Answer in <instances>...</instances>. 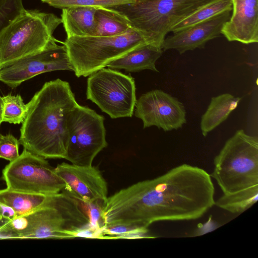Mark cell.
<instances>
[{
  "instance_id": "6da1fadb",
  "label": "cell",
  "mask_w": 258,
  "mask_h": 258,
  "mask_svg": "<svg viewBox=\"0 0 258 258\" xmlns=\"http://www.w3.org/2000/svg\"><path fill=\"white\" fill-rule=\"evenodd\" d=\"M214 195L210 174L182 164L107 197L101 216L105 226L144 228L159 221L196 220L215 205Z\"/></svg>"
},
{
  "instance_id": "7a4b0ae2",
  "label": "cell",
  "mask_w": 258,
  "mask_h": 258,
  "mask_svg": "<svg viewBox=\"0 0 258 258\" xmlns=\"http://www.w3.org/2000/svg\"><path fill=\"white\" fill-rule=\"evenodd\" d=\"M78 104L68 82L57 79L46 82L27 104L20 144L44 159H65L68 115Z\"/></svg>"
},
{
  "instance_id": "3957f363",
  "label": "cell",
  "mask_w": 258,
  "mask_h": 258,
  "mask_svg": "<svg viewBox=\"0 0 258 258\" xmlns=\"http://www.w3.org/2000/svg\"><path fill=\"white\" fill-rule=\"evenodd\" d=\"M80 201L64 190L53 195L44 207L15 217L0 228L11 239H69L90 225Z\"/></svg>"
},
{
  "instance_id": "277c9868",
  "label": "cell",
  "mask_w": 258,
  "mask_h": 258,
  "mask_svg": "<svg viewBox=\"0 0 258 258\" xmlns=\"http://www.w3.org/2000/svg\"><path fill=\"white\" fill-rule=\"evenodd\" d=\"M212 1L136 0L109 8L123 14L149 43L163 48L165 36L173 26Z\"/></svg>"
},
{
  "instance_id": "5b68a950",
  "label": "cell",
  "mask_w": 258,
  "mask_h": 258,
  "mask_svg": "<svg viewBox=\"0 0 258 258\" xmlns=\"http://www.w3.org/2000/svg\"><path fill=\"white\" fill-rule=\"evenodd\" d=\"M210 174L223 194L258 184V138L237 131L214 160Z\"/></svg>"
},
{
  "instance_id": "8992f818",
  "label": "cell",
  "mask_w": 258,
  "mask_h": 258,
  "mask_svg": "<svg viewBox=\"0 0 258 258\" xmlns=\"http://www.w3.org/2000/svg\"><path fill=\"white\" fill-rule=\"evenodd\" d=\"M61 23L52 13L25 10L0 33V67L43 50Z\"/></svg>"
},
{
  "instance_id": "52a82bcc",
  "label": "cell",
  "mask_w": 258,
  "mask_h": 258,
  "mask_svg": "<svg viewBox=\"0 0 258 258\" xmlns=\"http://www.w3.org/2000/svg\"><path fill=\"white\" fill-rule=\"evenodd\" d=\"M145 43H150L132 27L119 35L73 36L63 42L77 77L89 76Z\"/></svg>"
},
{
  "instance_id": "ba28073f",
  "label": "cell",
  "mask_w": 258,
  "mask_h": 258,
  "mask_svg": "<svg viewBox=\"0 0 258 258\" xmlns=\"http://www.w3.org/2000/svg\"><path fill=\"white\" fill-rule=\"evenodd\" d=\"M104 117L78 104L68 114L69 139L65 159L71 163L89 166L97 154L107 147Z\"/></svg>"
},
{
  "instance_id": "9c48e42d",
  "label": "cell",
  "mask_w": 258,
  "mask_h": 258,
  "mask_svg": "<svg viewBox=\"0 0 258 258\" xmlns=\"http://www.w3.org/2000/svg\"><path fill=\"white\" fill-rule=\"evenodd\" d=\"M136 90L131 75L104 68L89 76L86 97L111 118L131 117L137 101Z\"/></svg>"
},
{
  "instance_id": "30bf717a",
  "label": "cell",
  "mask_w": 258,
  "mask_h": 258,
  "mask_svg": "<svg viewBox=\"0 0 258 258\" xmlns=\"http://www.w3.org/2000/svg\"><path fill=\"white\" fill-rule=\"evenodd\" d=\"M2 177L8 188L17 191L52 195L66 187L45 159L25 149L5 167Z\"/></svg>"
},
{
  "instance_id": "8fae6325",
  "label": "cell",
  "mask_w": 258,
  "mask_h": 258,
  "mask_svg": "<svg viewBox=\"0 0 258 258\" xmlns=\"http://www.w3.org/2000/svg\"><path fill=\"white\" fill-rule=\"evenodd\" d=\"M53 38L42 50L0 67V81L12 89L42 73L55 71L73 72L66 47Z\"/></svg>"
},
{
  "instance_id": "7c38bea8",
  "label": "cell",
  "mask_w": 258,
  "mask_h": 258,
  "mask_svg": "<svg viewBox=\"0 0 258 258\" xmlns=\"http://www.w3.org/2000/svg\"><path fill=\"white\" fill-rule=\"evenodd\" d=\"M135 115L141 119L143 128L156 126L167 132L181 128L186 123V111L178 99L160 90L142 95L137 100Z\"/></svg>"
},
{
  "instance_id": "4fadbf2b",
  "label": "cell",
  "mask_w": 258,
  "mask_h": 258,
  "mask_svg": "<svg viewBox=\"0 0 258 258\" xmlns=\"http://www.w3.org/2000/svg\"><path fill=\"white\" fill-rule=\"evenodd\" d=\"M54 170L66 183L63 190L71 196L81 201L102 205L106 201L107 184L96 167L63 162Z\"/></svg>"
},
{
  "instance_id": "5bb4252c",
  "label": "cell",
  "mask_w": 258,
  "mask_h": 258,
  "mask_svg": "<svg viewBox=\"0 0 258 258\" xmlns=\"http://www.w3.org/2000/svg\"><path fill=\"white\" fill-rule=\"evenodd\" d=\"M228 11L178 31L164 39L163 50L175 49L180 54L196 48H203L206 43L221 34L224 24L231 16Z\"/></svg>"
},
{
  "instance_id": "9a60e30c",
  "label": "cell",
  "mask_w": 258,
  "mask_h": 258,
  "mask_svg": "<svg viewBox=\"0 0 258 258\" xmlns=\"http://www.w3.org/2000/svg\"><path fill=\"white\" fill-rule=\"evenodd\" d=\"M232 12L221 34L229 41L244 44L258 41V0H231Z\"/></svg>"
},
{
  "instance_id": "2e32d148",
  "label": "cell",
  "mask_w": 258,
  "mask_h": 258,
  "mask_svg": "<svg viewBox=\"0 0 258 258\" xmlns=\"http://www.w3.org/2000/svg\"><path fill=\"white\" fill-rule=\"evenodd\" d=\"M163 48L152 43L140 45L113 60L107 67L114 70L138 72L145 70L158 72L156 62L162 55Z\"/></svg>"
},
{
  "instance_id": "e0dca14e",
  "label": "cell",
  "mask_w": 258,
  "mask_h": 258,
  "mask_svg": "<svg viewBox=\"0 0 258 258\" xmlns=\"http://www.w3.org/2000/svg\"><path fill=\"white\" fill-rule=\"evenodd\" d=\"M95 7H77L62 10L61 20L67 37L94 36Z\"/></svg>"
},
{
  "instance_id": "ac0fdd59",
  "label": "cell",
  "mask_w": 258,
  "mask_h": 258,
  "mask_svg": "<svg viewBox=\"0 0 258 258\" xmlns=\"http://www.w3.org/2000/svg\"><path fill=\"white\" fill-rule=\"evenodd\" d=\"M241 100L229 93H224L212 98L200 123L202 135L208 134L225 121L238 106Z\"/></svg>"
},
{
  "instance_id": "d6986e66",
  "label": "cell",
  "mask_w": 258,
  "mask_h": 258,
  "mask_svg": "<svg viewBox=\"0 0 258 258\" xmlns=\"http://www.w3.org/2000/svg\"><path fill=\"white\" fill-rule=\"evenodd\" d=\"M52 195L23 192L7 188L0 190V203L12 209L17 217L45 206Z\"/></svg>"
},
{
  "instance_id": "ffe728a7",
  "label": "cell",
  "mask_w": 258,
  "mask_h": 258,
  "mask_svg": "<svg viewBox=\"0 0 258 258\" xmlns=\"http://www.w3.org/2000/svg\"><path fill=\"white\" fill-rule=\"evenodd\" d=\"M94 36H109L125 33L132 28L128 19L121 13L109 7H96Z\"/></svg>"
},
{
  "instance_id": "44dd1931",
  "label": "cell",
  "mask_w": 258,
  "mask_h": 258,
  "mask_svg": "<svg viewBox=\"0 0 258 258\" xmlns=\"http://www.w3.org/2000/svg\"><path fill=\"white\" fill-rule=\"evenodd\" d=\"M258 199V184L234 192L223 194L215 205L233 214H240L252 207Z\"/></svg>"
},
{
  "instance_id": "7402d4cb",
  "label": "cell",
  "mask_w": 258,
  "mask_h": 258,
  "mask_svg": "<svg viewBox=\"0 0 258 258\" xmlns=\"http://www.w3.org/2000/svg\"><path fill=\"white\" fill-rule=\"evenodd\" d=\"M232 9L231 0H213L176 24L170 32L178 31Z\"/></svg>"
},
{
  "instance_id": "603a6c76",
  "label": "cell",
  "mask_w": 258,
  "mask_h": 258,
  "mask_svg": "<svg viewBox=\"0 0 258 258\" xmlns=\"http://www.w3.org/2000/svg\"><path fill=\"white\" fill-rule=\"evenodd\" d=\"M21 95L0 96V122L20 124L24 121L27 112Z\"/></svg>"
},
{
  "instance_id": "cb8c5ba5",
  "label": "cell",
  "mask_w": 258,
  "mask_h": 258,
  "mask_svg": "<svg viewBox=\"0 0 258 258\" xmlns=\"http://www.w3.org/2000/svg\"><path fill=\"white\" fill-rule=\"evenodd\" d=\"M136 0H41L44 3L55 8L63 9L77 7L114 6L128 4Z\"/></svg>"
},
{
  "instance_id": "d4e9b609",
  "label": "cell",
  "mask_w": 258,
  "mask_h": 258,
  "mask_svg": "<svg viewBox=\"0 0 258 258\" xmlns=\"http://www.w3.org/2000/svg\"><path fill=\"white\" fill-rule=\"evenodd\" d=\"M148 231V228L115 225L104 226L102 232L106 239H132L148 237L145 235Z\"/></svg>"
},
{
  "instance_id": "484cf974",
  "label": "cell",
  "mask_w": 258,
  "mask_h": 258,
  "mask_svg": "<svg viewBox=\"0 0 258 258\" xmlns=\"http://www.w3.org/2000/svg\"><path fill=\"white\" fill-rule=\"evenodd\" d=\"M19 141L11 134L0 135V158L11 162L17 159L19 153Z\"/></svg>"
},
{
  "instance_id": "4316f807",
  "label": "cell",
  "mask_w": 258,
  "mask_h": 258,
  "mask_svg": "<svg viewBox=\"0 0 258 258\" xmlns=\"http://www.w3.org/2000/svg\"><path fill=\"white\" fill-rule=\"evenodd\" d=\"M10 220L0 215V228L8 223Z\"/></svg>"
},
{
  "instance_id": "83f0119b",
  "label": "cell",
  "mask_w": 258,
  "mask_h": 258,
  "mask_svg": "<svg viewBox=\"0 0 258 258\" xmlns=\"http://www.w3.org/2000/svg\"><path fill=\"white\" fill-rule=\"evenodd\" d=\"M2 26L0 25V32H1V31H2ZM1 123H2L0 122V127H1ZM1 134L0 133V135H1Z\"/></svg>"
}]
</instances>
